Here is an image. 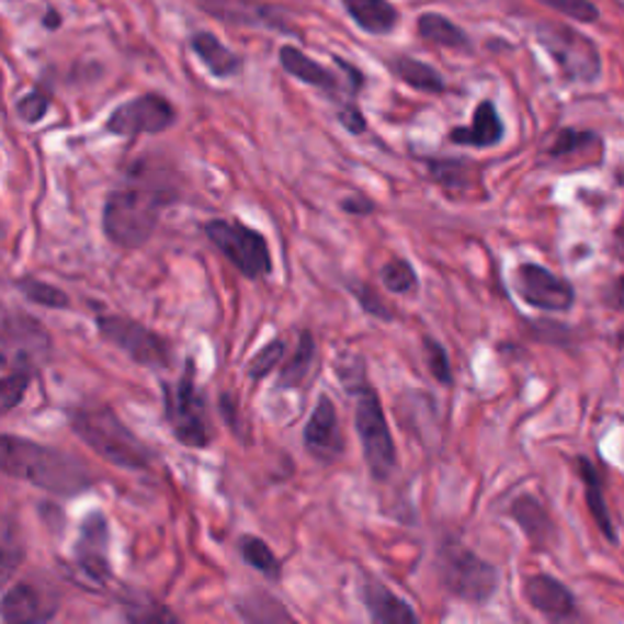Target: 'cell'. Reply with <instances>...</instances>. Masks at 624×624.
<instances>
[{"mask_svg":"<svg viewBox=\"0 0 624 624\" xmlns=\"http://www.w3.org/2000/svg\"><path fill=\"white\" fill-rule=\"evenodd\" d=\"M120 608H123V617L127 622H135V624H163V622H181L179 615H173V612L161 605L159 600H155L147 593H129L127 598L120 600Z\"/></svg>","mask_w":624,"mask_h":624,"instance_id":"cell-30","label":"cell"},{"mask_svg":"<svg viewBox=\"0 0 624 624\" xmlns=\"http://www.w3.org/2000/svg\"><path fill=\"white\" fill-rule=\"evenodd\" d=\"M237 615L245 622H293V615L286 610V605L276 598L266 593V590H251L247 595H239L235 600Z\"/></svg>","mask_w":624,"mask_h":624,"instance_id":"cell-27","label":"cell"},{"mask_svg":"<svg viewBox=\"0 0 624 624\" xmlns=\"http://www.w3.org/2000/svg\"><path fill=\"white\" fill-rule=\"evenodd\" d=\"M536 39H540V45L552 54V59L558 64V69H561L568 81H580V83L598 81L600 76L598 47L588 37L580 35V32L566 25L542 23L536 27Z\"/></svg>","mask_w":624,"mask_h":624,"instance_id":"cell-10","label":"cell"},{"mask_svg":"<svg viewBox=\"0 0 624 624\" xmlns=\"http://www.w3.org/2000/svg\"><path fill=\"white\" fill-rule=\"evenodd\" d=\"M388 69L398 76L402 83H408L410 89L420 91V93H432V95H442L446 93V81L444 76L436 71L430 64H424L415 57H408V54H398L388 61Z\"/></svg>","mask_w":624,"mask_h":624,"instance_id":"cell-25","label":"cell"},{"mask_svg":"<svg viewBox=\"0 0 624 624\" xmlns=\"http://www.w3.org/2000/svg\"><path fill=\"white\" fill-rule=\"evenodd\" d=\"M617 344H620V349H622V352H624V332L617 337Z\"/></svg>","mask_w":624,"mask_h":624,"instance_id":"cell-48","label":"cell"},{"mask_svg":"<svg viewBox=\"0 0 624 624\" xmlns=\"http://www.w3.org/2000/svg\"><path fill=\"white\" fill-rule=\"evenodd\" d=\"M3 368H32L37 371L47 364L54 354V339L49 330L37 317L23 310H5L3 313Z\"/></svg>","mask_w":624,"mask_h":624,"instance_id":"cell-9","label":"cell"},{"mask_svg":"<svg viewBox=\"0 0 624 624\" xmlns=\"http://www.w3.org/2000/svg\"><path fill=\"white\" fill-rule=\"evenodd\" d=\"M198 3L207 15L229 25L269 27L283 32V35H293L295 32L286 13L276 5L264 3V0H198Z\"/></svg>","mask_w":624,"mask_h":624,"instance_id":"cell-15","label":"cell"},{"mask_svg":"<svg viewBox=\"0 0 624 624\" xmlns=\"http://www.w3.org/2000/svg\"><path fill=\"white\" fill-rule=\"evenodd\" d=\"M337 123L342 125L349 135H364L368 129L366 117L356 105V98H347V101L337 107Z\"/></svg>","mask_w":624,"mask_h":624,"instance_id":"cell-42","label":"cell"},{"mask_svg":"<svg viewBox=\"0 0 624 624\" xmlns=\"http://www.w3.org/2000/svg\"><path fill=\"white\" fill-rule=\"evenodd\" d=\"M436 578L449 595L468 602V605H486L498 593V568L474 549H468L454 536H449L436 549Z\"/></svg>","mask_w":624,"mask_h":624,"instance_id":"cell-6","label":"cell"},{"mask_svg":"<svg viewBox=\"0 0 624 624\" xmlns=\"http://www.w3.org/2000/svg\"><path fill=\"white\" fill-rule=\"evenodd\" d=\"M237 552L245 558V564L254 568L257 574H261L266 580H273V583H279L283 576V564L261 536L242 534L237 542Z\"/></svg>","mask_w":624,"mask_h":624,"instance_id":"cell-28","label":"cell"},{"mask_svg":"<svg viewBox=\"0 0 624 624\" xmlns=\"http://www.w3.org/2000/svg\"><path fill=\"white\" fill-rule=\"evenodd\" d=\"M617 251H620V257L624 261V229H620V232H617Z\"/></svg>","mask_w":624,"mask_h":624,"instance_id":"cell-47","label":"cell"},{"mask_svg":"<svg viewBox=\"0 0 624 624\" xmlns=\"http://www.w3.org/2000/svg\"><path fill=\"white\" fill-rule=\"evenodd\" d=\"M57 600L49 598L45 590H39L30 580H18L8 586L3 600H0V620L5 624H39L49 622L57 615Z\"/></svg>","mask_w":624,"mask_h":624,"instance_id":"cell-16","label":"cell"},{"mask_svg":"<svg viewBox=\"0 0 624 624\" xmlns=\"http://www.w3.org/2000/svg\"><path fill=\"white\" fill-rule=\"evenodd\" d=\"M177 125V107L161 93H145L120 103L105 120V133L133 139L139 135H161Z\"/></svg>","mask_w":624,"mask_h":624,"instance_id":"cell-11","label":"cell"},{"mask_svg":"<svg viewBox=\"0 0 624 624\" xmlns=\"http://www.w3.org/2000/svg\"><path fill=\"white\" fill-rule=\"evenodd\" d=\"M339 205H342V211L347 215H356V217H368L371 213L376 211V203L371 201V198H366V195H361V193L347 195V198Z\"/></svg>","mask_w":624,"mask_h":624,"instance_id":"cell-43","label":"cell"},{"mask_svg":"<svg viewBox=\"0 0 624 624\" xmlns=\"http://www.w3.org/2000/svg\"><path fill=\"white\" fill-rule=\"evenodd\" d=\"M522 595L530 608L549 620H568L576 615V598L561 580L546 574H534L524 578Z\"/></svg>","mask_w":624,"mask_h":624,"instance_id":"cell-18","label":"cell"},{"mask_svg":"<svg viewBox=\"0 0 624 624\" xmlns=\"http://www.w3.org/2000/svg\"><path fill=\"white\" fill-rule=\"evenodd\" d=\"M73 566L89 583L103 590L113 580L111 522L103 510H91L79 524L73 544Z\"/></svg>","mask_w":624,"mask_h":624,"instance_id":"cell-12","label":"cell"},{"mask_svg":"<svg viewBox=\"0 0 624 624\" xmlns=\"http://www.w3.org/2000/svg\"><path fill=\"white\" fill-rule=\"evenodd\" d=\"M347 288L349 293H352V298L359 303V308L364 310L366 315L371 317H376V320H383V322H390V320H396V308L383 298V295L371 286V283H364V281H349L347 283Z\"/></svg>","mask_w":624,"mask_h":624,"instance_id":"cell-35","label":"cell"},{"mask_svg":"<svg viewBox=\"0 0 624 624\" xmlns=\"http://www.w3.org/2000/svg\"><path fill=\"white\" fill-rule=\"evenodd\" d=\"M42 23H45V27H47V30H59V25H61V15H59L57 10H54V8H49V10H47V15H45V20H42Z\"/></svg>","mask_w":624,"mask_h":624,"instance_id":"cell-46","label":"cell"},{"mask_svg":"<svg viewBox=\"0 0 624 624\" xmlns=\"http://www.w3.org/2000/svg\"><path fill=\"white\" fill-rule=\"evenodd\" d=\"M418 32H420L422 39L432 42V45H436V47H446V49H468L470 47V39H468L466 32L440 13L420 15L418 18Z\"/></svg>","mask_w":624,"mask_h":624,"instance_id":"cell-29","label":"cell"},{"mask_svg":"<svg viewBox=\"0 0 624 624\" xmlns=\"http://www.w3.org/2000/svg\"><path fill=\"white\" fill-rule=\"evenodd\" d=\"M203 232L220 254L232 264L245 279L261 281L269 279L273 271V259L266 237L259 229L245 225L242 220H207Z\"/></svg>","mask_w":624,"mask_h":624,"instance_id":"cell-8","label":"cell"},{"mask_svg":"<svg viewBox=\"0 0 624 624\" xmlns=\"http://www.w3.org/2000/svg\"><path fill=\"white\" fill-rule=\"evenodd\" d=\"M217 408H220L223 420L227 422V427L232 432L242 430V424H239V410H237V400L229 396V393H223L220 400H217Z\"/></svg>","mask_w":624,"mask_h":624,"instance_id":"cell-44","label":"cell"},{"mask_svg":"<svg viewBox=\"0 0 624 624\" xmlns=\"http://www.w3.org/2000/svg\"><path fill=\"white\" fill-rule=\"evenodd\" d=\"M605 298H608V303L612 305V308L624 313V276H617L615 281L610 283Z\"/></svg>","mask_w":624,"mask_h":624,"instance_id":"cell-45","label":"cell"},{"mask_svg":"<svg viewBox=\"0 0 624 624\" xmlns=\"http://www.w3.org/2000/svg\"><path fill=\"white\" fill-rule=\"evenodd\" d=\"M359 595H361V602H364L371 622H376V624H418L420 622L418 612L412 610L410 602L393 593V590L376 576H371V574L361 576Z\"/></svg>","mask_w":624,"mask_h":624,"instance_id":"cell-17","label":"cell"},{"mask_svg":"<svg viewBox=\"0 0 624 624\" xmlns=\"http://www.w3.org/2000/svg\"><path fill=\"white\" fill-rule=\"evenodd\" d=\"M512 288L522 303L542 313H568L576 303L571 283L542 264L524 261L512 273Z\"/></svg>","mask_w":624,"mask_h":624,"instance_id":"cell-13","label":"cell"},{"mask_svg":"<svg viewBox=\"0 0 624 624\" xmlns=\"http://www.w3.org/2000/svg\"><path fill=\"white\" fill-rule=\"evenodd\" d=\"M163 420H167L171 436L181 446L207 449L213 444V420L207 410V396L198 383V366L189 356L177 381H163Z\"/></svg>","mask_w":624,"mask_h":624,"instance_id":"cell-4","label":"cell"},{"mask_svg":"<svg viewBox=\"0 0 624 624\" xmlns=\"http://www.w3.org/2000/svg\"><path fill=\"white\" fill-rule=\"evenodd\" d=\"M576 466H578L576 468L578 476H580V480H583V486H586V502H588L590 514H593V520L598 524V530L608 536V542H617V532L612 530L610 510L605 506V496H602L600 468L586 456H578Z\"/></svg>","mask_w":624,"mask_h":624,"instance_id":"cell-24","label":"cell"},{"mask_svg":"<svg viewBox=\"0 0 624 624\" xmlns=\"http://www.w3.org/2000/svg\"><path fill=\"white\" fill-rule=\"evenodd\" d=\"M191 49L215 79H232L242 71V57L227 49L213 32H195L191 37Z\"/></svg>","mask_w":624,"mask_h":624,"instance_id":"cell-22","label":"cell"},{"mask_svg":"<svg viewBox=\"0 0 624 624\" xmlns=\"http://www.w3.org/2000/svg\"><path fill=\"white\" fill-rule=\"evenodd\" d=\"M95 330L105 344L115 347L117 352H123L137 366H145L149 371H167L173 364L169 339L151 330V327L133 320V317L98 313Z\"/></svg>","mask_w":624,"mask_h":624,"instance_id":"cell-7","label":"cell"},{"mask_svg":"<svg viewBox=\"0 0 624 624\" xmlns=\"http://www.w3.org/2000/svg\"><path fill=\"white\" fill-rule=\"evenodd\" d=\"M317 356V342L310 330H303L298 334V344L293 349V356L283 364L276 378L279 390H298L305 386V381L310 378L313 361Z\"/></svg>","mask_w":624,"mask_h":624,"instance_id":"cell-26","label":"cell"},{"mask_svg":"<svg viewBox=\"0 0 624 624\" xmlns=\"http://www.w3.org/2000/svg\"><path fill=\"white\" fill-rule=\"evenodd\" d=\"M0 544H3L0 546V580L8 583L25 558V544L20 542V534H15L10 518L3 522V540H0Z\"/></svg>","mask_w":624,"mask_h":624,"instance_id":"cell-37","label":"cell"},{"mask_svg":"<svg viewBox=\"0 0 624 624\" xmlns=\"http://www.w3.org/2000/svg\"><path fill=\"white\" fill-rule=\"evenodd\" d=\"M422 349H424V361L427 368H430L432 378L440 383L444 388L454 386V371H452V359H449L446 347L442 342H436L434 337L424 334L422 337Z\"/></svg>","mask_w":624,"mask_h":624,"instance_id":"cell-36","label":"cell"},{"mask_svg":"<svg viewBox=\"0 0 624 624\" xmlns=\"http://www.w3.org/2000/svg\"><path fill=\"white\" fill-rule=\"evenodd\" d=\"M286 352H288V344L283 342V339H271V342L266 347H261V352H257L254 359L247 364V376L251 381L269 378L281 361L286 359Z\"/></svg>","mask_w":624,"mask_h":624,"instance_id":"cell-38","label":"cell"},{"mask_svg":"<svg viewBox=\"0 0 624 624\" xmlns=\"http://www.w3.org/2000/svg\"><path fill=\"white\" fill-rule=\"evenodd\" d=\"M0 468L8 478L23 480L54 498H76L95 484L79 456L10 432L0 440Z\"/></svg>","mask_w":624,"mask_h":624,"instance_id":"cell-2","label":"cell"},{"mask_svg":"<svg viewBox=\"0 0 624 624\" xmlns=\"http://www.w3.org/2000/svg\"><path fill=\"white\" fill-rule=\"evenodd\" d=\"M427 173L444 191L468 189V163L464 159H427Z\"/></svg>","mask_w":624,"mask_h":624,"instance_id":"cell-34","label":"cell"},{"mask_svg":"<svg viewBox=\"0 0 624 624\" xmlns=\"http://www.w3.org/2000/svg\"><path fill=\"white\" fill-rule=\"evenodd\" d=\"M279 61H281L283 71L291 73L293 79H298L300 83L313 86V89L327 93L330 98H334V101H339V93H342V91H347L349 95H354V98L359 95V93H354L352 86H344L342 79H339V76L332 69H327V67H322L320 61L310 59L308 54H305L298 47H293V45L281 47Z\"/></svg>","mask_w":624,"mask_h":624,"instance_id":"cell-19","label":"cell"},{"mask_svg":"<svg viewBox=\"0 0 624 624\" xmlns=\"http://www.w3.org/2000/svg\"><path fill=\"white\" fill-rule=\"evenodd\" d=\"M381 283L388 293L415 295L420 291V276L408 259L393 257L381 269Z\"/></svg>","mask_w":624,"mask_h":624,"instance_id":"cell-32","label":"cell"},{"mask_svg":"<svg viewBox=\"0 0 624 624\" xmlns=\"http://www.w3.org/2000/svg\"><path fill=\"white\" fill-rule=\"evenodd\" d=\"M37 371L32 368H5L3 381H0V410L3 415L13 412L20 402L27 398V390L32 386V378H35Z\"/></svg>","mask_w":624,"mask_h":624,"instance_id":"cell-33","label":"cell"},{"mask_svg":"<svg viewBox=\"0 0 624 624\" xmlns=\"http://www.w3.org/2000/svg\"><path fill=\"white\" fill-rule=\"evenodd\" d=\"M536 3H542L546 8L556 10V13H561L566 18L576 20V23H595L600 18V10L590 3V0H536Z\"/></svg>","mask_w":624,"mask_h":624,"instance_id":"cell-41","label":"cell"},{"mask_svg":"<svg viewBox=\"0 0 624 624\" xmlns=\"http://www.w3.org/2000/svg\"><path fill=\"white\" fill-rule=\"evenodd\" d=\"M595 145H600V139L593 133H580V129H561V133L556 135L554 145L549 147V157L552 159H566V157L580 155V151H586L588 147H595Z\"/></svg>","mask_w":624,"mask_h":624,"instance_id":"cell-39","label":"cell"},{"mask_svg":"<svg viewBox=\"0 0 624 624\" xmlns=\"http://www.w3.org/2000/svg\"><path fill=\"white\" fill-rule=\"evenodd\" d=\"M508 514L520 524L522 534L527 536L534 549H540V552L549 549L556 536V527L549 518V512H546V508L540 500L530 496V492H522V496H518L510 502Z\"/></svg>","mask_w":624,"mask_h":624,"instance_id":"cell-21","label":"cell"},{"mask_svg":"<svg viewBox=\"0 0 624 624\" xmlns=\"http://www.w3.org/2000/svg\"><path fill=\"white\" fill-rule=\"evenodd\" d=\"M15 288L23 293V298L39 305V308H47V310H69L71 308V298L67 291H61L59 286H54V283L42 281L37 276H20L15 281Z\"/></svg>","mask_w":624,"mask_h":624,"instance_id":"cell-31","label":"cell"},{"mask_svg":"<svg viewBox=\"0 0 624 624\" xmlns=\"http://www.w3.org/2000/svg\"><path fill=\"white\" fill-rule=\"evenodd\" d=\"M303 444L305 452L325 466L339 462L347 452V440L342 432V422H339L337 405L330 396H325V393L317 398L310 418L305 422Z\"/></svg>","mask_w":624,"mask_h":624,"instance_id":"cell-14","label":"cell"},{"mask_svg":"<svg viewBox=\"0 0 624 624\" xmlns=\"http://www.w3.org/2000/svg\"><path fill=\"white\" fill-rule=\"evenodd\" d=\"M177 201L179 193L171 181L147 173L145 161H139L125 183L107 193L101 215L103 235L117 249H141L155 237L161 213Z\"/></svg>","mask_w":624,"mask_h":624,"instance_id":"cell-1","label":"cell"},{"mask_svg":"<svg viewBox=\"0 0 624 624\" xmlns=\"http://www.w3.org/2000/svg\"><path fill=\"white\" fill-rule=\"evenodd\" d=\"M349 18L368 35H390L400 13L388 0H342Z\"/></svg>","mask_w":624,"mask_h":624,"instance_id":"cell-23","label":"cell"},{"mask_svg":"<svg viewBox=\"0 0 624 624\" xmlns=\"http://www.w3.org/2000/svg\"><path fill=\"white\" fill-rule=\"evenodd\" d=\"M347 393L354 396V427L368 476L376 484H386L398 468V449L390 434V424L386 420L378 390L366 378H361L352 386H347Z\"/></svg>","mask_w":624,"mask_h":624,"instance_id":"cell-5","label":"cell"},{"mask_svg":"<svg viewBox=\"0 0 624 624\" xmlns=\"http://www.w3.org/2000/svg\"><path fill=\"white\" fill-rule=\"evenodd\" d=\"M49 107H52V98L45 91L35 89V91H30L27 95L20 98L18 105H15V113L25 125H37L47 117Z\"/></svg>","mask_w":624,"mask_h":624,"instance_id":"cell-40","label":"cell"},{"mask_svg":"<svg viewBox=\"0 0 624 624\" xmlns=\"http://www.w3.org/2000/svg\"><path fill=\"white\" fill-rule=\"evenodd\" d=\"M69 424L73 434L107 464L125 470H147L155 464V452L129 430L111 405H76L69 410Z\"/></svg>","mask_w":624,"mask_h":624,"instance_id":"cell-3","label":"cell"},{"mask_svg":"<svg viewBox=\"0 0 624 624\" xmlns=\"http://www.w3.org/2000/svg\"><path fill=\"white\" fill-rule=\"evenodd\" d=\"M446 137L452 145H458V147L488 149V147L500 145L502 137H506V125H502L496 103L480 101L474 111V123L466 127H454Z\"/></svg>","mask_w":624,"mask_h":624,"instance_id":"cell-20","label":"cell"}]
</instances>
